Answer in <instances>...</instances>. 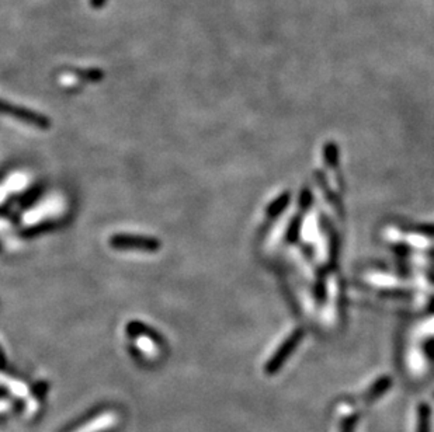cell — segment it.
<instances>
[{
  "label": "cell",
  "mask_w": 434,
  "mask_h": 432,
  "mask_svg": "<svg viewBox=\"0 0 434 432\" xmlns=\"http://www.w3.org/2000/svg\"><path fill=\"white\" fill-rule=\"evenodd\" d=\"M325 157H326L328 164L335 167L338 164V157H339L338 146L335 144H326V147H325Z\"/></svg>",
  "instance_id": "52a82bcc"
},
{
  "label": "cell",
  "mask_w": 434,
  "mask_h": 432,
  "mask_svg": "<svg viewBox=\"0 0 434 432\" xmlns=\"http://www.w3.org/2000/svg\"><path fill=\"white\" fill-rule=\"evenodd\" d=\"M299 204L304 207V208H308L311 205V194L308 191H304L302 195H301V200H299Z\"/></svg>",
  "instance_id": "ba28073f"
},
{
  "label": "cell",
  "mask_w": 434,
  "mask_h": 432,
  "mask_svg": "<svg viewBox=\"0 0 434 432\" xmlns=\"http://www.w3.org/2000/svg\"><path fill=\"white\" fill-rule=\"evenodd\" d=\"M28 183V177L24 173H14L11 174L7 180L3 181V184H0V203H3L7 195H10L11 193L20 191L23 190Z\"/></svg>",
  "instance_id": "5b68a950"
},
{
  "label": "cell",
  "mask_w": 434,
  "mask_h": 432,
  "mask_svg": "<svg viewBox=\"0 0 434 432\" xmlns=\"http://www.w3.org/2000/svg\"><path fill=\"white\" fill-rule=\"evenodd\" d=\"M0 113L7 114L13 118H17V120H20L26 124L34 125L35 128H40V130H47L50 127V121L45 117H43L40 114H35V113H31V111L24 110V108L10 106V104L3 103V101H0Z\"/></svg>",
  "instance_id": "3957f363"
},
{
  "label": "cell",
  "mask_w": 434,
  "mask_h": 432,
  "mask_svg": "<svg viewBox=\"0 0 434 432\" xmlns=\"http://www.w3.org/2000/svg\"><path fill=\"white\" fill-rule=\"evenodd\" d=\"M289 195L286 193V194H283L282 197H279L272 205H270V208H269V211H267V214L269 216H272V217H274L276 215H279L280 212H283L284 210H286V207L289 205Z\"/></svg>",
  "instance_id": "8992f818"
},
{
  "label": "cell",
  "mask_w": 434,
  "mask_h": 432,
  "mask_svg": "<svg viewBox=\"0 0 434 432\" xmlns=\"http://www.w3.org/2000/svg\"><path fill=\"white\" fill-rule=\"evenodd\" d=\"M111 246L123 250H143V251H156L159 249V241L150 237L131 236V234H117L110 240Z\"/></svg>",
  "instance_id": "7a4b0ae2"
},
{
  "label": "cell",
  "mask_w": 434,
  "mask_h": 432,
  "mask_svg": "<svg viewBox=\"0 0 434 432\" xmlns=\"http://www.w3.org/2000/svg\"><path fill=\"white\" fill-rule=\"evenodd\" d=\"M302 336H304L302 330H296L295 333L291 334V337L286 340V343L280 347V350L273 356V358L269 362V365L266 366V370L269 373H274L277 369L282 368V365L286 362V360L292 354V351L295 350V347L299 344Z\"/></svg>",
  "instance_id": "277c9868"
},
{
  "label": "cell",
  "mask_w": 434,
  "mask_h": 432,
  "mask_svg": "<svg viewBox=\"0 0 434 432\" xmlns=\"http://www.w3.org/2000/svg\"><path fill=\"white\" fill-rule=\"evenodd\" d=\"M62 210H64L62 198L48 197L47 200L37 204V207H34L33 210H30L24 215V223L30 224V226L35 224V223H40L41 220H45L48 217L60 215L62 212Z\"/></svg>",
  "instance_id": "6da1fadb"
}]
</instances>
